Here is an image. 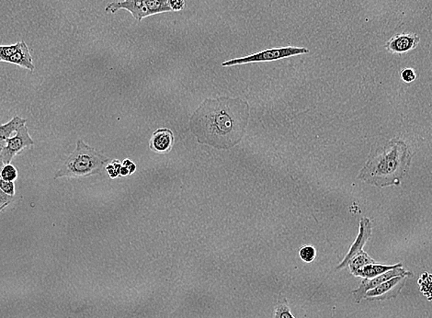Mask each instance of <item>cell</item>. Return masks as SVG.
Returning a JSON list of instances; mask_svg holds the SVG:
<instances>
[{
  "instance_id": "6da1fadb",
  "label": "cell",
  "mask_w": 432,
  "mask_h": 318,
  "mask_svg": "<svg viewBox=\"0 0 432 318\" xmlns=\"http://www.w3.org/2000/svg\"><path fill=\"white\" fill-rule=\"evenodd\" d=\"M249 104L239 98H206L191 118L190 127L200 144L229 149L245 135Z\"/></svg>"
},
{
  "instance_id": "7a4b0ae2",
  "label": "cell",
  "mask_w": 432,
  "mask_h": 318,
  "mask_svg": "<svg viewBox=\"0 0 432 318\" xmlns=\"http://www.w3.org/2000/svg\"><path fill=\"white\" fill-rule=\"evenodd\" d=\"M411 159L405 142L393 139L370 157L358 178L377 188L399 186L409 171Z\"/></svg>"
},
{
  "instance_id": "3957f363",
  "label": "cell",
  "mask_w": 432,
  "mask_h": 318,
  "mask_svg": "<svg viewBox=\"0 0 432 318\" xmlns=\"http://www.w3.org/2000/svg\"><path fill=\"white\" fill-rule=\"evenodd\" d=\"M110 163L108 157L101 155L94 147L79 139L76 149L70 154L59 171L55 173V180L62 178H88L98 174Z\"/></svg>"
},
{
  "instance_id": "277c9868",
  "label": "cell",
  "mask_w": 432,
  "mask_h": 318,
  "mask_svg": "<svg viewBox=\"0 0 432 318\" xmlns=\"http://www.w3.org/2000/svg\"><path fill=\"white\" fill-rule=\"evenodd\" d=\"M309 50L304 47H294V46H287V47L271 48L267 50L257 52V54L248 55L246 57L237 58V59L224 62L223 67L239 66L251 63H258V62H271L283 59L295 57V55L308 54Z\"/></svg>"
},
{
  "instance_id": "5b68a950",
  "label": "cell",
  "mask_w": 432,
  "mask_h": 318,
  "mask_svg": "<svg viewBox=\"0 0 432 318\" xmlns=\"http://www.w3.org/2000/svg\"><path fill=\"white\" fill-rule=\"evenodd\" d=\"M33 144H35V141L30 137L27 125H21L17 130L16 134L8 139L7 144L0 152V157H2L5 165H8V164L11 163L18 154H20L25 148L33 147Z\"/></svg>"
},
{
  "instance_id": "8992f818",
  "label": "cell",
  "mask_w": 432,
  "mask_h": 318,
  "mask_svg": "<svg viewBox=\"0 0 432 318\" xmlns=\"http://www.w3.org/2000/svg\"><path fill=\"white\" fill-rule=\"evenodd\" d=\"M409 278L407 276L392 278L387 282L382 283L375 289L367 292L364 299L369 301H385L397 298L405 287Z\"/></svg>"
},
{
  "instance_id": "52a82bcc",
  "label": "cell",
  "mask_w": 432,
  "mask_h": 318,
  "mask_svg": "<svg viewBox=\"0 0 432 318\" xmlns=\"http://www.w3.org/2000/svg\"><path fill=\"white\" fill-rule=\"evenodd\" d=\"M397 276L412 278L413 273L411 271H407L403 267H400L388 271L387 273L381 274V276L373 278V279H363L362 283H360V286L353 291L354 302H356V304H360V302L363 300L366 293L370 291V290L375 289V287L380 285L382 283L387 282V280L392 279V278Z\"/></svg>"
},
{
  "instance_id": "ba28073f",
  "label": "cell",
  "mask_w": 432,
  "mask_h": 318,
  "mask_svg": "<svg viewBox=\"0 0 432 318\" xmlns=\"http://www.w3.org/2000/svg\"><path fill=\"white\" fill-rule=\"evenodd\" d=\"M372 236V222L368 217H363L360 221L359 234L356 240L354 241L353 245L351 246L350 250L346 254L343 261L336 267V270L341 271L348 268V262L351 259L357 255L358 253L362 252L363 246H365L367 241Z\"/></svg>"
},
{
  "instance_id": "9c48e42d",
  "label": "cell",
  "mask_w": 432,
  "mask_h": 318,
  "mask_svg": "<svg viewBox=\"0 0 432 318\" xmlns=\"http://www.w3.org/2000/svg\"><path fill=\"white\" fill-rule=\"evenodd\" d=\"M120 9H125L132 15V17L141 21L143 18L152 16L148 8L146 0H123L110 3L105 8L107 13H115Z\"/></svg>"
},
{
  "instance_id": "30bf717a",
  "label": "cell",
  "mask_w": 432,
  "mask_h": 318,
  "mask_svg": "<svg viewBox=\"0 0 432 318\" xmlns=\"http://www.w3.org/2000/svg\"><path fill=\"white\" fill-rule=\"evenodd\" d=\"M419 37L415 33H401L392 37L387 42L385 48L392 54L402 55L406 52L414 50L419 45Z\"/></svg>"
},
{
  "instance_id": "8fae6325",
  "label": "cell",
  "mask_w": 432,
  "mask_h": 318,
  "mask_svg": "<svg viewBox=\"0 0 432 318\" xmlns=\"http://www.w3.org/2000/svg\"><path fill=\"white\" fill-rule=\"evenodd\" d=\"M174 144V135L169 129L161 128L154 132L149 141L151 149L157 153H169Z\"/></svg>"
},
{
  "instance_id": "7c38bea8",
  "label": "cell",
  "mask_w": 432,
  "mask_h": 318,
  "mask_svg": "<svg viewBox=\"0 0 432 318\" xmlns=\"http://www.w3.org/2000/svg\"><path fill=\"white\" fill-rule=\"evenodd\" d=\"M7 63L16 64L29 71H35V67L33 63V57L30 55L29 48L25 42H20V47L18 51L7 61Z\"/></svg>"
},
{
  "instance_id": "4fadbf2b",
  "label": "cell",
  "mask_w": 432,
  "mask_h": 318,
  "mask_svg": "<svg viewBox=\"0 0 432 318\" xmlns=\"http://www.w3.org/2000/svg\"><path fill=\"white\" fill-rule=\"evenodd\" d=\"M400 267H403L402 263L382 265L376 262V263L366 265V266L354 273L353 276L355 277H362L363 279H373V278L381 276V274H384L388 271Z\"/></svg>"
},
{
  "instance_id": "5bb4252c",
  "label": "cell",
  "mask_w": 432,
  "mask_h": 318,
  "mask_svg": "<svg viewBox=\"0 0 432 318\" xmlns=\"http://www.w3.org/2000/svg\"><path fill=\"white\" fill-rule=\"evenodd\" d=\"M27 120L21 118V117L15 116L5 125H0V152L9 137H11L12 134L16 132L21 125H26Z\"/></svg>"
},
{
  "instance_id": "9a60e30c",
  "label": "cell",
  "mask_w": 432,
  "mask_h": 318,
  "mask_svg": "<svg viewBox=\"0 0 432 318\" xmlns=\"http://www.w3.org/2000/svg\"><path fill=\"white\" fill-rule=\"evenodd\" d=\"M375 259L370 257L368 254L364 250L362 252L358 253L357 255H355L353 259H351L350 262H348V267L350 268V271L351 274L356 273L357 271L360 270L366 265L376 263Z\"/></svg>"
},
{
  "instance_id": "2e32d148",
  "label": "cell",
  "mask_w": 432,
  "mask_h": 318,
  "mask_svg": "<svg viewBox=\"0 0 432 318\" xmlns=\"http://www.w3.org/2000/svg\"><path fill=\"white\" fill-rule=\"evenodd\" d=\"M274 318H295L290 310L288 302L286 298H280L278 301L275 310H274Z\"/></svg>"
},
{
  "instance_id": "e0dca14e",
  "label": "cell",
  "mask_w": 432,
  "mask_h": 318,
  "mask_svg": "<svg viewBox=\"0 0 432 318\" xmlns=\"http://www.w3.org/2000/svg\"><path fill=\"white\" fill-rule=\"evenodd\" d=\"M299 256L302 261L311 263L317 257V249L313 246H304L299 250Z\"/></svg>"
},
{
  "instance_id": "ac0fdd59",
  "label": "cell",
  "mask_w": 432,
  "mask_h": 318,
  "mask_svg": "<svg viewBox=\"0 0 432 318\" xmlns=\"http://www.w3.org/2000/svg\"><path fill=\"white\" fill-rule=\"evenodd\" d=\"M20 47V42H17L16 45H0V62L7 61L18 51Z\"/></svg>"
},
{
  "instance_id": "d6986e66",
  "label": "cell",
  "mask_w": 432,
  "mask_h": 318,
  "mask_svg": "<svg viewBox=\"0 0 432 318\" xmlns=\"http://www.w3.org/2000/svg\"><path fill=\"white\" fill-rule=\"evenodd\" d=\"M0 177L5 181H15L18 178L17 169L11 164H8L3 166L2 171L0 172Z\"/></svg>"
},
{
  "instance_id": "ffe728a7",
  "label": "cell",
  "mask_w": 432,
  "mask_h": 318,
  "mask_svg": "<svg viewBox=\"0 0 432 318\" xmlns=\"http://www.w3.org/2000/svg\"><path fill=\"white\" fill-rule=\"evenodd\" d=\"M0 189H1L3 193L8 194L9 196L15 195L14 181H5L0 177Z\"/></svg>"
},
{
  "instance_id": "44dd1931",
  "label": "cell",
  "mask_w": 432,
  "mask_h": 318,
  "mask_svg": "<svg viewBox=\"0 0 432 318\" xmlns=\"http://www.w3.org/2000/svg\"><path fill=\"white\" fill-rule=\"evenodd\" d=\"M121 168V163H120L118 160H113V162H110V164L106 166L108 173H109V175L113 178L118 177Z\"/></svg>"
},
{
  "instance_id": "7402d4cb",
  "label": "cell",
  "mask_w": 432,
  "mask_h": 318,
  "mask_svg": "<svg viewBox=\"0 0 432 318\" xmlns=\"http://www.w3.org/2000/svg\"><path fill=\"white\" fill-rule=\"evenodd\" d=\"M401 79H402L403 81L407 83H411L415 81L416 79V74L414 69H405L401 71L400 73Z\"/></svg>"
},
{
  "instance_id": "603a6c76",
  "label": "cell",
  "mask_w": 432,
  "mask_h": 318,
  "mask_svg": "<svg viewBox=\"0 0 432 318\" xmlns=\"http://www.w3.org/2000/svg\"><path fill=\"white\" fill-rule=\"evenodd\" d=\"M168 4L172 11H181L185 8V0H168Z\"/></svg>"
},
{
  "instance_id": "cb8c5ba5",
  "label": "cell",
  "mask_w": 432,
  "mask_h": 318,
  "mask_svg": "<svg viewBox=\"0 0 432 318\" xmlns=\"http://www.w3.org/2000/svg\"><path fill=\"white\" fill-rule=\"evenodd\" d=\"M13 200V196H9L8 194L3 193L0 189V207L6 205V203H11Z\"/></svg>"
},
{
  "instance_id": "d4e9b609",
  "label": "cell",
  "mask_w": 432,
  "mask_h": 318,
  "mask_svg": "<svg viewBox=\"0 0 432 318\" xmlns=\"http://www.w3.org/2000/svg\"><path fill=\"white\" fill-rule=\"evenodd\" d=\"M123 166L128 169L130 175L132 174V173L135 171V169H137V166H135V164L130 161L129 159H125V161H123Z\"/></svg>"
},
{
  "instance_id": "484cf974",
  "label": "cell",
  "mask_w": 432,
  "mask_h": 318,
  "mask_svg": "<svg viewBox=\"0 0 432 318\" xmlns=\"http://www.w3.org/2000/svg\"><path fill=\"white\" fill-rule=\"evenodd\" d=\"M120 175H122V176L130 175L128 169H126L125 166H123L122 168H121V171H120Z\"/></svg>"
},
{
  "instance_id": "4316f807",
  "label": "cell",
  "mask_w": 432,
  "mask_h": 318,
  "mask_svg": "<svg viewBox=\"0 0 432 318\" xmlns=\"http://www.w3.org/2000/svg\"><path fill=\"white\" fill-rule=\"evenodd\" d=\"M5 166L4 161H3L2 157H0V172H1L3 166Z\"/></svg>"
},
{
  "instance_id": "83f0119b",
  "label": "cell",
  "mask_w": 432,
  "mask_h": 318,
  "mask_svg": "<svg viewBox=\"0 0 432 318\" xmlns=\"http://www.w3.org/2000/svg\"><path fill=\"white\" fill-rule=\"evenodd\" d=\"M9 205L8 203H6V205L0 207V212H1L3 211V210H4L6 208V207H8Z\"/></svg>"
}]
</instances>
